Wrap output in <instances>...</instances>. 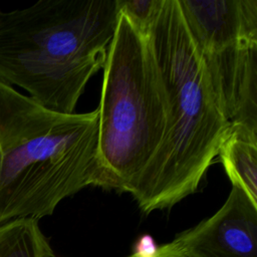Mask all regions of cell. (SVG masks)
Here are the masks:
<instances>
[{
	"instance_id": "obj_4",
	"label": "cell",
	"mask_w": 257,
	"mask_h": 257,
	"mask_svg": "<svg viewBox=\"0 0 257 257\" xmlns=\"http://www.w3.org/2000/svg\"><path fill=\"white\" fill-rule=\"evenodd\" d=\"M102 69L98 162L105 189L128 193L163 142L166 99L147 34L120 12Z\"/></svg>"
},
{
	"instance_id": "obj_8",
	"label": "cell",
	"mask_w": 257,
	"mask_h": 257,
	"mask_svg": "<svg viewBox=\"0 0 257 257\" xmlns=\"http://www.w3.org/2000/svg\"><path fill=\"white\" fill-rule=\"evenodd\" d=\"M38 220L15 219L0 226V257H54Z\"/></svg>"
},
{
	"instance_id": "obj_6",
	"label": "cell",
	"mask_w": 257,
	"mask_h": 257,
	"mask_svg": "<svg viewBox=\"0 0 257 257\" xmlns=\"http://www.w3.org/2000/svg\"><path fill=\"white\" fill-rule=\"evenodd\" d=\"M169 244L185 257H257V205L232 187L215 214Z\"/></svg>"
},
{
	"instance_id": "obj_2",
	"label": "cell",
	"mask_w": 257,
	"mask_h": 257,
	"mask_svg": "<svg viewBox=\"0 0 257 257\" xmlns=\"http://www.w3.org/2000/svg\"><path fill=\"white\" fill-rule=\"evenodd\" d=\"M98 109L50 110L0 80V226L39 220L82 189H105Z\"/></svg>"
},
{
	"instance_id": "obj_9",
	"label": "cell",
	"mask_w": 257,
	"mask_h": 257,
	"mask_svg": "<svg viewBox=\"0 0 257 257\" xmlns=\"http://www.w3.org/2000/svg\"><path fill=\"white\" fill-rule=\"evenodd\" d=\"M161 2L162 0H118L119 12L146 33L159 10Z\"/></svg>"
},
{
	"instance_id": "obj_7",
	"label": "cell",
	"mask_w": 257,
	"mask_h": 257,
	"mask_svg": "<svg viewBox=\"0 0 257 257\" xmlns=\"http://www.w3.org/2000/svg\"><path fill=\"white\" fill-rule=\"evenodd\" d=\"M232 183L257 205V132L230 123L218 156Z\"/></svg>"
},
{
	"instance_id": "obj_10",
	"label": "cell",
	"mask_w": 257,
	"mask_h": 257,
	"mask_svg": "<svg viewBox=\"0 0 257 257\" xmlns=\"http://www.w3.org/2000/svg\"><path fill=\"white\" fill-rule=\"evenodd\" d=\"M159 249V245L155 239L149 235L144 234L136 241L133 247L132 257H154Z\"/></svg>"
},
{
	"instance_id": "obj_5",
	"label": "cell",
	"mask_w": 257,
	"mask_h": 257,
	"mask_svg": "<svg viewBox=\"0 0 257 257\" xmlns=\"http://www.w3.org/2000/svg\"><path fill=\"white\" fill-rule=\"evenodd\" d=\"M230 123L257 132V0H178Z\"/></svg>"
},
{
	"instance_id": "obj_11",
	"label": "cell",
	"mask_w": 257,
	"mask_h": 257,
	"mask_svg": "<svg viewBox=\"0 0 257 257\" xmlns=\"http://www.w3.org/2000/svg\"><path fill=\"white\" fill-rule=\"evenodd\" d=\"M128 257H132V256L130 255ZM154 257H185V256H183L182 254L175 251L170 246L169 243H166V244H163V245L159 246L158 252Z\"/></svg>"
},
{
	"instance_id": "obj_3",
	"label": "cell",
	"mask_w": 257,
	"mask_h": 257,
	"mask_svg": "<svg viewBox=\"0 0 257 257\" xmlns=\"http://www.w3.org/2000/svg\"><path fill=\"white\" fill-rule=\"evenodd\" d=\"M118 15V0H39L0 10V80L50 110L73 113L104 66Z\"/></svg>"
},
{
	"instance_id": "obj_1",
	"label": "cell",
	"mask_w": 257,
	"mask_h": 257,
	"mask_svg": "<svg viewBox=\"0 0 257 257\" xmlns=\"http://www.w3.org/2000/svg\"><path fill=\"white\" fill-rule=\"evenodd\" d=\"M166 99L163 142L128 192L140 210L171 209L195 193L230 122L187 28L178 0H162L146 32Z\"/></svg>"
}]
</instances>
